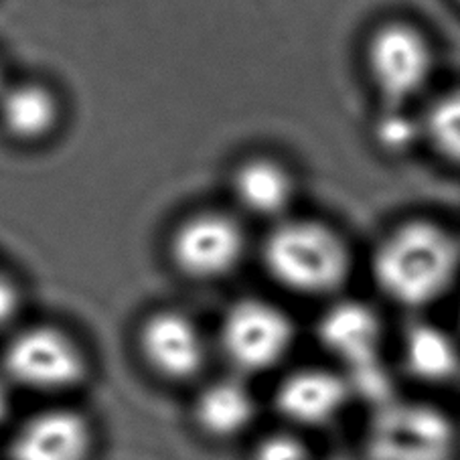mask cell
I'll return each instance as SVG.
<instances>
[{
  "mask_svg": "<svg viewBox=\"0 0 460 460\" xmlns=\"http://www.w3.org/2000/svg\"><path fill=\"white\" fill-rule=\"evenodd\" d=\"M331 460H367V458H357V456H335Z\"/></svg>",
  "mask_w": 460,
  "mask_h": 460,
  "instance_id": "cell-22",
  "label": "cell"
},
{
  "mask_svg": "<svg viewBox=\"0 0 460 460\" xmlns=\"http://www.w3.org/2000/svg\"><path fill=\"white\" fill-rule=\"evenodd\" d=\"M6 87V79H4V71H3V63H0V93L4 92Z\"/></svg>",
  "mask_w": 460,
  "mask_h": 460,
  "instance_id": "cell-21",
  "label": "cell"
},
{
  "mask_svg": "<svg viewBox=\"0 0 460 460\" xmlns=\"http://www.w3.org/2000/svg\"><path fill=\"white\" fill-rule=\"evenodd\" d=\"M138 347L156 376L189 382L208 363V345L197 323L179 311H156L142 323Z\"/></svg>",
  "mask_w": 460,
  "mask_h": 460,
  "instance_id": "cell-9",
  "label": "cell"
},
{
  "mask_svg": "<svg viewBox=\"0 0 460 460\" xmlns=\"http://www.w3.org/2000/svg\"><path fill=\"white\" fill-rule=\"evenodd\" d=\"M234 191L237 201L253 216L274 217L288 209L295 197V182L282 164L253 158L237 169Z\"/></svg>",
  "mask_w": 460,
  "mask_h": 460,
  "instance_id": "cell-15",
  "label": "cell"
},
{
  "mask_svg": "<svg viewBox=\"0 0 460 460\" xmlns=\"http://www.w3.org/2000/svg\"><path fill=\"white\" fill-rule=\"evenodd\" d=\"M4 376L22 390L61 394L84 382L87 361L77 341L51 324L19 331L4 347Z\"/></svg>",
  "mask_w": 460,
  "mask_h": 460,
  "instance_id": "cell-5",
  "label": "cell"
},
{
  "mask_svg": "<svg viewBox=\"0 0 460 460\" xmlns=\"http://www.w3.org/2000/svg\"><path fill=\"white\" fill-rule=\"evenodd\" d=\"M456 428L447 411L426 402L390 400L367 426V460H452Z\"/></svg>",
  "mask_w": 460,
  "mask_h": 460,
  "instance_id": "cell-4",
  "label": "cell"
},
{
  "mask_svg": "<svg viewBox=\"0 0 460 460\" xmlns=\"http://www.w3.org/2000/svg\"><path fill=\"white\" fill-rule=\"evenodd\" d=\"M414 138V126L410 120H406L400 112H394L385 118V120L379 124V140L382 145L400 148L406 146L408 142Z\"/></svg>",
  "mask_w": 460,
  "mask_h": 460,
  "instance_id": "cell-18",
  "label": "cell"
},
{
  "mask_svg": "<svg viewBox=\"0 0 460 460\" xmlns=\"http://www.w3.org/2000/svg\"><path fill=\"white\" fill-rule=\"evenodd\" d=\"M90 424L74 410L53 408L27 418L11 442L13 460H85Z\"/></svg>",
  "mask_w": 460,
  "mask_h": 460,
  "instance_id": "cell-11",
  "label": "cell"
},
{
  "mask_svg": "<svg viewBox=\"0 0 460 460\" xmlns=\"http://www.w3.org/2000/svg\"><path fill=\"white\" fill-rule=\"evenodd\" d=\"M316 332L321 345L343 363L353 395H363L376 408L394 400L392 379L382 361L384 327L374 308L357 300L331 305Z\"/></svg>",
  "mask_w": 460,
  "mask_h": 460,
  "instance_id": "cell-3",
  "label": "cell"
},
{
  "mask_svg": "<svg viewBox=\"0 0 460 460\" xmlns=\"http://www.w3.org/2000/svg\"><path fill=\"white\" fill-rule=\"evenodd\" d=\"M432 49L418 29L392 22L377 29L367 47V66L377 90L392 106L414 98L432 74Z\"/></svg>",
  "mask_w": 460,
  "mask_h": 460,
  "instance_id": "cell-7",
  "label": "cell"
},
{
  "mask_svg": "<svg viewBox=\"0 0 460 460\" xmlns=\"http://www.w3.org/2000/svg\"><path fill=\"white\" fill-rule=\"evenodd\" d=\"M458 268L456 240L428 221L395 229L374 258L377 287L403 308H424L440 300L455 284Z\"/></svg>",
  "mask_w": 460,
  "mask_h": 460,
  "instance_id": "cell-1",
  "label": "cell"
},
{
  "mask_svg": "<svg viewBox=\"0 0 460 460\" xmlns=\"http://www.w3.org/2000/svg\"><path fill=\"white\" fill-rule=\"evenodd\" d=\"M458 3H460V0H458Z\"/></svg>",
  "mask_w": 460,
  "mask_h": 460,
  "instance_id": "cell-23",
  "label": "cell"
},
{
  "mask_svg": "<svg viewBox=\"0 0 460 460\" xmlns=\"http://www.w3.org/2000/svg\"><path fill=\"white\" fill-rule=\"evenodd\" d=\"M252 460H316L305 440L288 432H272L261 438L252 452Z\"/></svg>",
  "mask_w": 460,
  "mask_h": 460,
  "instance_id": "cell-17",
  "label": "cell"
},
{
  "mask_svg": "<svg viewBox=\"0 0 460 460\" xmlns=\"http://www.w3.org/2000/svg\"><path fill=\"white\" fill-rule=\"evenodd\" d=\"M402 361L418 382L447 384L460 374V347L436 324L414 323L403 332Z\"/></svg>",
  "mask_w": 460,
  "mask_h": 460,
  "instance_id": "cell-14",
  "label": "cell"
},
{
  "mask_svg": "<svg viewBox=\"0 0 460 460\" xmlns=\"http://www.w3.org/2000/svg\"><path fill=\"white\" fill-rule=\"evenodd\" d=\"M169 252L172 264L187 279L217 280L242 261L243 235L229 217L199 213L174 229Z\"/></svg>",
  "mask_w": 460,
  "mask_h": 460,
  "instance_id": "cell-8",
  "label": "cell"
},
{
  "mask_svg": "<svg viewBox=\"0 0 460 460\" xmlns=\"http://www.w3.org/2000/svg\"><path fill=\"white\" fill-rule=\"evenodd\" d=\"M63 118L59 93L43 82L6 84L0 93V124L22 145H39L58 132Z\"/></svg>",
  "mask_w": 460,
  "mask_h": 460,
  "instance_id": "cell-12",
  "label": "cell"
},
{
  "mask_svg": "<svg viewBox=\"0 0 460 460\" xmlns=\"http://www.w3.org/2000/svg\"><path fill=\"white\" fill-rule=\"evenodd\" d=\"M295 323L279 305L261 298L237 300L227 308L219 327L226 359L243 376L279 367L295 345Z\"/></svg>",
  "mask_w": 460,
  "mask_h": 460,
  "instance_id": "cell-6",
  "label": "cell"
},
{
  "mask_svg": "<svg viewBox=\"0 0 460 460\" xmlns=\"http://www.w3.org/2000/svg\"><path fill=\"white\" fill-rule=\"evenodd\" d=\"M426 130L442 156L460 163V92L436 102L428 114Z\"/></svg>",
  "mask_w": 460,
  "mask_h": 460,
  "instance_id": "cell-16",
  "label": "cell"
},
{
  "mask_svg": "<svg viewBox=\"0 0 460 460\" xmlns=\"http://www.w3.org/2000/svg\"><path fill=\"white\" fill-rule=\"evenodd\" d=\"M270 276L290 292L324 296L349 279L351 258L345 242L314 221H290L270 234L264 245Z\"/></svg>",
  "mask_w": 460,
  "mask_h": 460,
  "instance_id": "cell-2",
  "label": "cell"
},
{
  "mask_svg": "<svg viewBox=\"0 0 460 460\" xmlns=\"http://www.w3.org/2000/svg\"><path fill=\"white\" fill-rule=\"evenodd\" d=\"M21 308V290L9 276L0 274V327L9 324Z\"/></svg>",
  "mask_w": 460,
  "mask_h": 460,
  "instance_id": "cell-19",
  "label": "cell"
},
{
  "mask_svg": "<svg viewBox=\"0 0 460 460\" xmlns=\"http://www.w3.org/2000/svg\"><path fill=\"white\" fill-rule=\"evenodd\" d=\"M353 398L351 385L339 371L303 367L282 379L274 394V408L287 422L300 428L332 424Z\"/></svg>",
  "mask_w": 460,
  "mask_h": 460,
  "instance_id": "cell-10",
  "label": "cell"
},
{
  "mask_svg": "<svg viewBox=\"0 0 460 460\" xmlns=\"http://www.w3.org/2000/svg\"><path fill=\"white\" fill-rule=\"evenodd\" d=\"M11 406H13V400H11L9 384L4 382V377H0V424L6 422V418L11 414Z\"/></svg>",
  "mask_w": 460,
  "mask_h": 460,
  "instance_id": "cell-20",
  "label": "cell"
},
{
  "mask_svg": "<svg viewBox=\"0 0 460 460\" xmlns=\"http://www.w3.org/2000/svg\"><path fill=\"white\" fill-rule=\"evenodd\" d=\"M193 416L203 434L216 440H234L250 430L258 418V402L242 379L224 377L203 387Z\"/></svg>",
  "mask_w": 460,
  "mask_h": 460,
  "instance_id": "cell-13",
  "label": "cell"
}]
</instances>
